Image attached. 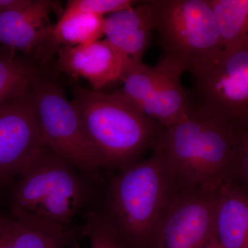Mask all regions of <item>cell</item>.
Masks as SVG:
<instances>
[{
  "label": "cell",
  "mask_w": 248,
  "mask_h": 248,
  "mask_svg": "<svg viewBox=\"0 0 248 248\" xmlns=\"http://www.w3.org/2000/svg\"><path fill=\"white\" fill-rule=\"evenodd\" d=\"M191 75L196 107L237 132L248 128V46L223 49L216 60Z\"/></svg>",
  "instance_id": "7"
},
{
  "label": "cell",
  "mask_w": 248,
  "mask_h": 248,
  "mask_svg": "<svg viewBox=\"0 0 248 248\" xmlns=\"http://www.w3.org/2000/svg\"><path fill=\"white\" fill-rule=\"evenodd\" d=\"M40 76L33 65L10 49L0 48V103L29 89Z\"/></svg>",
  "instance_id": "18"
},
{
  "label": "cell",
  "mask_w": 248,
  "mask_h": 248,
  "mask_svg": "<svg viewBox=\"0 0 248 248\" xmlns=\"http://www.w3.org/2000/svg\"><path fill=\"white\" fill-rule=\"evenodd\" d=\"M234 174L242 179L248 190V128L239 132Z\"/></svg>",
  "instance_id": "21"
},
{
  "label": "cell",
  "mask_w": 248,
  "mask_h": 248,
  "mask_svg": "<svg viewBox=\"0 0 248 248\" xmlns=\"http://www.w3.org/2000/svg\"><path fill=\"white\" fill-rule=\"evenodd\" d=\"M162 58L191 74L218 58L223 46L208 0H150Z\"/></svg>",
  "instance_id": "4"
},
{
  "label": "cell",
  "mask_w": 248,
  "mask_h": 248,
  "mask_svg": "<svg viewBox=\"0 0 248 248\" xmlns=\"http://www.w3.org/2000/svg\"><path fill=\"white\" fill-rule=\"evenodd\" d=\"M6 221H4L2 218H0V235L4 231V227L6 226Z\"/></svg>",
  "instance_id": "24"
},
{
  "label": "cell",
  "mask_w": 248,
  "mask_h": 248,
  "mask_svg": "<svg viewBox=\"0 0 248 248\" xmlns=\"http://www.w3.org/2000/svg\"><path fill=\"white\" fill-rule=\"evenodd\" d=\"M47 148L31 86L0 103V179L20 174Z\"/></svg>",
  "instance_id": "8"
},
{
  "label": "cell",
  "mask_w": 248,
  "mask_h": 248,
  "mask_svg": "<svg viewBox=\"0 0 248 248\" xmlns=\"http://www.w3.org/2000/svg\"><path fill=\"white\" fill-rule=\"evenodd\" d=\"M74 102L104 166L124 169L155 148L161 127L119 94L76 88Z\"/></svg>",
  "instance_id": "3"
},
{
  "label": "cell",
  "mask_w": 248,
  "mask_h": 248,
  "mask_svg": "<svg viewBox=\"0 0 248 248\" xmlns=\"http://www.w3.org/2000/svg\"><path fill=\"white\" fill-rule=\"evenodd\" d=\"M213 235L220 248H248V190L233 178L217 192Z\"/></svg>",
  "instance_id": "14"
},
{
  "label": "cell",
  "mask_w": 248,
  "mask_h": 248,
  "mask_svg": "<svg viewBox=\"0 0 248 248\" xmlns=\"http://www.w3.org/2000/svg\"><path fill=\"white\" fill-rule=\"evenodd\" d=\"M156 68L140 78L135 91L142 113L166 128L184 120L194 105L181 84L184 71L179 65L162 58Z\"/></svg>",
  "instance_id": "10"
},
{
  "label": "cell",
  "mask_w": 248,
  "mask_h": 248,
  "mask_svg": "<svg viewBox=\"0 0 248 248\" xmlns=\"http://www.w3.org/2000/svg\"><path fill=\"white\" fill-rule=\"evenodd\" d=\"M202 248H220V247L218 246V244H217L216 240H215L213 235L211 239L209 240L208 242Z\"/></svg>",
  "instance_id": "23"
},
{
  "label": "cell",
  "mask_w": 248,
  "mask_h": 248,
  "mask_svg": "<svg viewBox=\"0 0 248 248\" xmlns=\"http://www.w3.org/2000/svg\"><path fill=\"white\" fill-rule=\"evenodd\" d=\"M217 192H177L160 222L150 246L152 248H203L214 234Z\"/></svg>",
  "instance_id": "9"
},
{
  "label": "cell",
  "mask_w": 248,
  "mask_h": 248,
  "mask_svg": "<svg viewBox=\"0 0 248 248\" xmlns=\"http://www.w3.org/2000/svg\"><path fill=\"white\" fill-rule=\"evenodd\" d=\"M85 232L91 248H126L107 217L91 214L88 217Z\"/></svg>",
  "instance_id": "19"
},
{
  "label": "cell",
  "mask_w": 248,
  "mask_h": 248,
  "mask_svg": "<svg viewBox=\"0 0 248 248\" xmlns=\"http://www.w3.org/2000/svg\"><path fill=\"white\" fill-rule=\"evenodd\" d=\"M176 193L167 167L154 153L149 159L124 168L114 179L107 219L124 244L151 246Z\"/></svg>",
  "instance_id": "2"
},
{
  "label": "cell",
  "mask_w": 248,
  "mask_h": 248,
  "mask_svg": "<svg viewBox=\"0 0 248 248\" xmlns=\"http://www.w3.org/2000/svg\"><path fill=\"white\" fill-rule=\"evenodd\" d=\"M153 31L154 16L150 0L105 17L104 36L122 60L124 77L142 63Z\"/></svg>",
  "instance_id": "12"
},
{
  "label": "cell",
  "mask_w": 248,
  "mask_h": 248,
  "mask_svg": "<svg viewBox=\"0 0 248 248\" xmlns=\"http://www.w3.org/2000/svg\"><path fill=\"white\" fill-rule=\"evenodd\" d=\"M56 5L48 0H32L24 9L0 15V45L42 57L43 60L50 59L56 52L50 19L58 9Z\"/></svg>",
  "instance_id": "11"
},
{
  "label": "cell",
  "mask_w": 248,
  "mask_h": 248,
  "mask_svg": "<svg viewBox=\"0 0 248 248\" xmlns=\"http://www.w3.org/2000/svg\"><path fill=\"white\" fill-rule=\"evenodd\" d=\"M133 0H71L67 3L63 15L77 14L105 17L106 15L128 9L138 4Z\"/></svg>",
  "instance_id": "20"
},
{
  "label": "cell",
  "mask_w": 248,
  "mask_h": 248,
  "mask_svg": "<svg viewBox=\"0 0 248 248\" xmlns=\"http://www.w3.org/2000/svg\"><path fill=\"white\" fill-rule=\"evenodd\" d=\"M16 217L6 221L0 248H62L74 238L68 226L32 215Z\"/></svg>",
  "instance_id": "15"
},
{
  "label": "cell",
  "mask_w": 248,
  "mask_h": 248,
  "mask_svg": "<svg viewBox=\"0 0 248 248\" xmlns=\"http://www.w3.org/2000/svg\"><path fill=\"white\" fill-rule=\"evenodd\" d=\"M238 139L228 122L194 105L182 122L161 128L155 153L164 161L177 192H216L234 176Z\"/></svg>",
  "instance_id": "1"
},
{
  "label": "cell",
  "mask_w": 248,
  "mask_h": 248,
  "mask_svg": "<svg viewBox=\"0 0 248 248\" xmlns=\"http://www.w3.org/2000/svg\"><path fill=\"white\" fill-rule=\"evenodd\" d=\"M223 48L248 46V0H208Z\"/></svg>",
  "instance_id": "17"
},
{
  "label": "cell",
  "mask_w": 248,
  "mask_h": 248,
  "mask_svg": "<svg viewBox=\"0 0 248 248\" xmlns=\"http://www.w3.org/2000/svg\"><path fill=\"white\" fill-rule=\"evenodd\" d=\"M31 91L49 149L81 172H93L104 166L78 107L61 86L40 76L31 84Z\"/></svg>",
  "instance_id": "6"
},
{
  "label": "cell",
  "mask_w": 248,
  "mask_h": 248,
  "mask_svg": "<svg viewBox=\"0 0 248 248\" xmlns=\"http://www.w3.org/2000/svg\"><path fill=\"white\" fill-rule=\"evenodd\" d=\"M56 63L60 71L75 79L84 78L98 91L117 80L122 81L124 76L122 60L107 39L61 47Z\"/></svg>",
  "instance_id": "13"
},
{
  "label": "cell",
  "mask_w": 248,
  "mask_h": 248,
  "mask_svg": "<svg viewBox=\"0 0 248 248\" xmlns=\"http://www.w3.org/2000/svg\"><path fill=\"white\" fill-rule=\"evenodd\" d=\"M105 17L93 15L62 14L54 24L53 45L55 51L63 46H74L102 40Z\"/></svg>",
  "instance_id": "16"
},
{
  "label": "cell",
  "mask_w": 248,
  "mask_h": 248,
  "mask_svg": "<svg viewBox=\"0 0 248 248\" xmlns=\"http://www.w3.org/2000/svg\"><path fill=\"white\" fill-rule=\"evenodd\" d=\"M19 175L14 195L16 216L32 215L68 226L87 198L76 169L48 148Z\"/></svg>",
  "instance_id": "5"
},
{
  "label": "cell",
  "mask_w": 248,
  "mask_h": 248,
  "mask_svg": "<svg viewBox=\"0 0 248 248\" xmlns=\"http://www.w3.org/2000/svg\"><path fill=\"white\" fill-rule=\"evenodd\" d=\"M32 0H0V15L27 7Z\"/></svg>",
  "instance_id": "22"
}]
</instances>
